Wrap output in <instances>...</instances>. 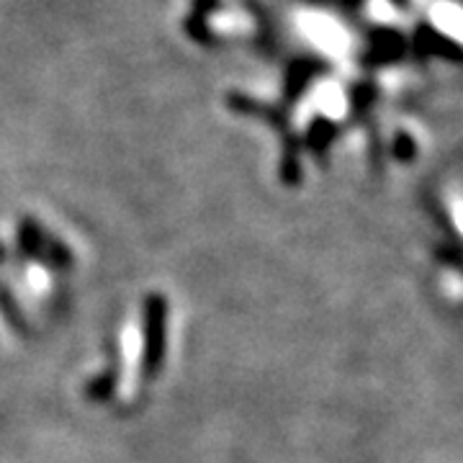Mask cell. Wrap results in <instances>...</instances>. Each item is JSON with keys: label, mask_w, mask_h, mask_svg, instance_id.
<instances>
[{"label": "cell", "mask_w": 463, "mask_h": 463, "mask_svg": "<svg viewBox=\"0 0 463 463\" xmlns=\"http://www.w3.org/2000/svg\"><path fill=\"white\" fill-rule=\"evenodd\" d=\"M167 298L163 294H149L142 307V376L155 379L167 355Z\"/></svg>", "instance_id": "cell-1"}, {"label": "cell", "mask_w": 463, "mask_h": 463, "mask_svg": "<svg viewBox=\"0 0 463 463\" xmlns=\"http://www.w3.org/2000/svg\"><path fill=\"white\" fill-rule=\"evenodd\" d=\"M116 383H118V376H116L114 368H109V371H103V373L90 379V383L85 386V394L93 402H106L116 392Z\"/></svg>", "instance_id": "cell-3"}, {"label": "cell", "mask_w": 463, "mask_h": 463, "mask_svg": "<svg viewBox=\"0 0 463 463\" xmlns=\"http://www.w3.org/2000/svg\"><path fill=\"white\" fill-rule=\"evenodd\" d=\"M5 255H8V250H5V245H0V263L5 260Z\"/></svg>", "instance_id": "cell-5"}, {"label": "cell", "mask_w": 463, "mask_h": 463, "mask_svg": "<svg viewBox=\"0 0 463 463\" xmlns=\"http://www.w3.org/2000/svg\"><path fill=\"white\" fill-rule=\"evenodd\" d=\"M18 248L33 260H44L54 268H70V263H72L70 250L60 245L57 240H52L44 230H39L32 219H24L18 224Z\"/></svg>", "instance_id": "cell-2"}, {"label": "cell", "mask_w": 463, "mask_h": 463, "mask_svg": "<svg viewBox=\"0 0 463 463\" xmlns=\"http://www.w3.org/2000/svg\"><path fill=\"white\" fill-rule=\"evenodd\" d=\"M438 252V260L440 263L450 265V268H456L458 273H463V248L461 245H438L435 248Z\"/></svg>", "instance_id": "cell-4"}]
</instances>
